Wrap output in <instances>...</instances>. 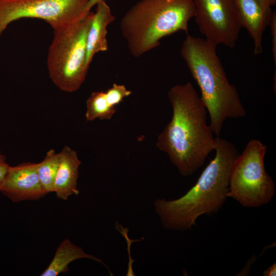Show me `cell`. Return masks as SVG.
<instances>
[{
    "instance_id": "obj_1",
    "label": "cell",
    "mask_w": 276,
    "mask_h": 276,
    "mask_svg": "<svg viewBox=\"0 0 276 276\" xmlns=\"http://www.w3.org/2000/svg\"><path fill=\"white\" fill-rule=\"evenodd\" d=\"M167 96L172 117L156 146L168 154L181 175L191 176L215 150L216 139L207 124L206 109L190 82L172 86Z\"/></svg>"
},
{
    "instance_id": "obj_2",
    "label": "cell",
    "mask_w": 276,
    "mask_h": 276,
    "mask_svg": "<svg viewBox=\"0 0 276 276\" xmlns=\"http://www.w3.org/2000/svg\"><path fill=\"white\" fill-rule=\"evenodd\" d=\"M214 150V158L184 195L174 200H155V210L164 228L191 229L199 217L216 213L222 208L227 197L232 168L239 153L233 143L219 137L216 138Z\"/></svg>"
},
{
    "instance_id": "obj_3",
    "label": "cell",
    "mask_w": 276,
    "mask_h": 276,
    "mask_svg": "<svg viewBox=\"0 0 276 276\" xmlns=\"http://www.w3.org/2000/svg\"><path fill=\"white\" fill-rule=\"evenodd\" d=\"M216 47L205 39L187 34L180 52L200 88L210 126L219 137L227 119L243 118L246 112L236 88L227 78Z\"/></svg>"
},
{
    "instance_id": "obj_4",
    "label": "cell",
    "mask_w": 276,
    "mask_h": 276,
    "mask_svg": "<svg viewBox=\"0 0 276 276\" xmlns=\"http://www.w3.org/2000/svg\"><path fill=\"white\" fill-rule=\"evenodd\" d=\"M194 16L192 0H140L123 16L120 28L130 53L137 58L166 36L180 31L188 34Z\"/></svg>"
},
{
    "instance_id": "obj_5",
    "label": "cell",
    "mask_w": 276,
    "mask_h": 276,
    "mask_svg": "<svg viewBox=\"0 0 276 276\" xmlns=\"http://www.w3.org/2000/svg\"><path fill=\"white\" fill-rule=\"evenodd\" d=\"M94 12L71 27L54 30L47 64L49 76L61 90L73 93L84 82L88 69L85 64L87 32Z\"/></svg>"
},
{
    "instance_id": "obj_6",
    "label": "cell",
    "mask_w": 276,
    "mask_h": 276,
    "mask_svg": "<svg viewBox=\"0 0 276 276\" xmlns=\"http://www.w3.org/2000/svg\"><path fill=\"white\" fill-rule=\"evenodd\" d=\"M267 147L259 140L249 141L233 165L227 197L244 207L265 205L274 195V182L264 166Z\"/></svg>"
},
{
    "instance_id": "obj_7",
    "label": "cell",
    "mask_w": 276,
    "mask_h": 276,
    "mask_svg": "<svg viewBox=\"0 0 276 276\" xmlns=\"http://www.w3.org/2000/svg\"><path fill=\"white\" fill-rule=\"evenodd\" d=\"M89 0H0V36L21 18L44 20L54 30L73 26L91 11Z\"/></svg>"
},
{
    "instance_id": "obj_8",
    "label": "cell",
    "mask_w": 276,
    "mask_h": 276,
    "mask_svg": "<svg viewBox=\"0 0 276 276\" xmlns=\"http://www.w3.org/2000/svg\"><path fill=\"white\" fill-rule=\"evenodd\" d=\"M195 21L205 39L217 45L235 47L241 29L235 0H192Z\"/></svg>"
},
{
    "instance_id": "obj_9",
    "label": "cell",
    "mask_w": 276,
    "mask_h": 276,
    "mask_svg": "<svg viewBox=\"0 0 276 276\" xmlns=\"http://www.w3.org/2000/svg\"><path fill=\"white\" fill-rule=\"evenodd\" d=\"M0 192L15 202L36 200L47 193L37 173V164L24 163L9 166L0 185Z\"/></svg>"
},
{
    "instance_id": "obj_10",
    "label": "cell",
    "mask_w": 276,
    "mask_h": 276,
    "mask_svg": "<svg viewBox=\"0 0 276 276\" xmlns=\"http://www.w3.org/2000/svg\"><path fill=\"white\" fill-rule=\"evenodd\" d=\"M235 4L240 26L253 41L255 55L261 54L263 34L273 14L271 7L264 0H235Z\"/></svg>"
},
{
    "instance_id": "obj_11",
    "label": "cell",
    "mask_w": 276,
    "mask_h": 276,
    "mask_svg": "<svg viewBox=\"0 0 276 276\" xmlns=\"http://www.w3.org/2000/svg\"><path fill=\"white\" fill-rule=\"evenodd\" d=\"M59 165L54 182V192L64 200L72 195H78L77 180L81 162L77 152L66 146L58 153Z\"/></svg>"
},
{
    "instance_id": "obj_12",
    "label": "cell",
    "mask_w": 276,
    "mask_h": 276,
    "mask_svg": "<svg viewBox=\"0 0 276 276\" xmlns=\"http://www.w3.org/2000/svg\"><path fill=\"white\" fill-rule=\"evenodd\" d=\"M96 6L86 39L85 64L88 68L97 53L107 51V27L116 19L105 1L98 3Z\"/></svg>"
},
{
    "instance_id": "obj_13",
    "label": "cell",
    "mask_w": 276,
    "mask_h": 276,
    "mask_svg": "<svg viewBox=\"0 0 276 276\" xmlns=\"http://www.w3.org/2000/svg\"><path fill=\"white\" fill-rule=\"evenodd\" d=\"M82 258L93 260L105 265L100 259L85 253L82 248L65 239L60 243L50 263L40 275L57 276L61 273L66 272L71 262Z\"/></svg>"
},
{
    "instance_id": "obj_14",
    "label": "cell",
    "mask_w": 276,
    "mask_h": 276,
    "mask_svg": "<svg viewBox=\"0 0 276 276\" xmlns=\"http://www.w3.org/2000/svg\"><path fill=\"white\" fill-rule=\"evenodd\" d=\"M116 111V107L112 106L108 102L105 91H94L86 100L85 118L88 122L96 119L109 120Z\"/></svg>"
},
{
    "instance_id": "obj_15",
    "label": "cell",
    "mask_w": 276,
    "mask_h": 276,
    "mask_svg": "<svg viewBox=\"0 0 276 276\" xmlns=\"http://www.w3.org/2000/svg\"><path fill=\"white\" fill-rule=\"evenodd\" d=\"M37 164L38 177L45 192H54V182L59 165V154L49 150L43 160Z\"/></svg>"
},
{
    "instance_id": "obj_16",
    "label": "cell",
    "mask_w": 276,
    "mask_h": 276,
    "mask_svg": "<svg viewBox=\"0 0 276 276\" xmlns=\"http://www.w3.org/2000/svg\"><path fill=\"white\" fill-rule=\"evenodd\" d=\"M132 91L122 84L113 83L106 91V98L109 104L116 107L123 101L124 98L129 96Z\"/></svg>"
},
{
    "instance_id": "obj_17",
    "label": "cell",
    "mask_w": 276,
    "mask_h": 276,
    "mask_svg": "<svg viewBox=\"0 0 276 276\" xmlns=\"http://www.w3.org/2000/svg\"><path fill=\"white\" fill-rule=\"evenodd\" d=\"M272 35V52L274 65H276V12L273 11V14L269 25Z\"/></svg>"
},
{
    "instance_id": "obj_18",
    "label": "cell",
    "mask_w": 276,
    "mask_h": 276,
    "mask_svg": "<svg viewBox=\"0 0 276 276\" xmlns=\"http://www.w3.org/2000/svg\"><path fill=\"white\" fill-rule=\"evenodd\" d=\"M10 166L6 162V158L0 150V185L2 183Z\"/></svg>"
},
{
    "instance_id": "obj_19",
    "label": "cell",
    "mask_w": 276,
    "mask_h": 276,
    "mask_svg": "<svg viewBox=\"0 0 276 276\" xmlns=\"http://www.w3.org/2000/svg\"><path fill=\"white\" fill-rule=\"evenodd\" d=\"M275 273L276 264L274 263L263 271V275L264 276H275Z\"/></svg>"
},
{
    "instance_id": "obj_20",
    "label": "cell",
    "mask_w": 276,
    "mask_h": 276,
    "mask_svg": "<svg viewBox=\"0 0 276 276\" xmlns=\"http://www.w3.org/2000/svg\"><path fill=\"white\" fill-rule=\"evenodd\" d=\"M105 1V0H89L88 4V9L91 11V8L96 6L98 3Z\"/></svg>"
},
{
    "instance_id": "obj_21",
    "label": "cell",
    "mask_w": 276,
    "mask_h": 276,
    "mask_svg": "<svg viewBox=\"0 0 276 276\" xmlns=\"http://www.w3.org/2000/svg\"><path fill=\"white\" fill-rule=\"evenodd\" d=\"M271 7L274 6L276 4V0H264Z\"/></svg>"
}]
</instances>
